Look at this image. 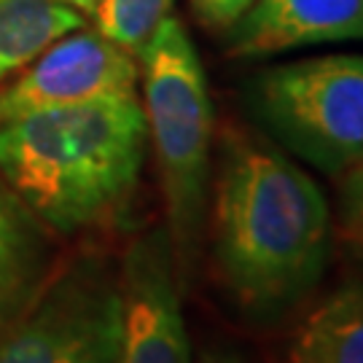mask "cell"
I'll use <instances>...</instances> for the list:
<instances>
[{
  "mask_svg": "<svg viewBox=\"0 0 363 363\" xmlns=\"http://www.w3.org/2000/svg\"><path fill=\"white\" fill-rule=\"evenodd\" d=\"M331 259V213L320 186L280 145L226 132L213 189V261L250 323L296 312Z\"/></svg>",
  "mask_w": 363,
  "mask_h": 363,
  "instance_id": "cell-1",
  "label": "cell"
},
{
  "mask_svg": "<svg viewBox=\"0 0 363 363\" xmlns=\"http://www.w3.org/2000/svg\"><path fill=\"white\" fill-rule=\"evenodd\" d=\"M148 124L135 91L0 121V178L57 234L111 220L143 172Z\"/></svg>",
  "mask_w": 363,
  "mask_h": 363,
  "instance_id": "cell-2",
  "label": "cell"
},
{
  "mask_svg": "<svg viewBox=\"0 0 363 363\" xmlns=\"http://www.w3.org/2000/svg\"><path fill=\"white\" fill-rule=\"evenodd\" d=\"M138 65L143 111L154 145L169 220V245L181 291L191 286L205 229L213 148V103L208 78L186 27L169 13L148 40Z\"/></svg>",
  "mask_w": 363,
  "mask_h": 363,
  "instance_id": "cell-3",
  "label": "cell"
},
{
  "mask_svg": "<svg viewBox=\"0 0 363 363\" xmlns=\"http://www.w3.org/2000/svg\"><path fill=\"white\" fill-rule=\"evenodd\" d=\"M245 103L261 130L323 175L363 167V54H323L261 70Z\"/></svg>",
  "mask_w": 363,
  "mask_h": 363,
  "instance_id": "cell-4",
  "label": "cell"
},
{
  "mask_svg": "<svg viewBox=\"0 0 363 363\" xmlns=\"http://www.w3.org/2000/svg\"><path fill=\"white\" fill-rule=\"evenodd\" d=\"M118 269L100 259H78L49 274L0 331V363H118Z\"/></svg>",
  "mask_w": 363,
  "mask_h": 363,
  "instance_id": "cell-5",
  "label": "cell"
},
{
  "mask_svg": "<svg viewBox=\"0 0 363 363\" xmlns=\"http://www.w3.org/2000/svg\"><path fill=\"white\" fill-rule=\"evenodd\" d=\"M121 350L118 363H191L181 283L164 229L135 240L118 267Z\"/></svg>",
  "mask_w": 363,
  "mask_h": 363,
  "instance_id": "cell-6",
  "label": "cell"
},
{
  "mask_svg": "<svg viewBox=\"0 0 363 363\" xmlns=\"http://www.w3.org/2000/svg\"><path fill=\"white\" fill-rule=\"evenodd\" d=\"M140 65L97 30H70L0 91V121L33 111L135 91Z\"/></svg>",
  "mask_w": 363,
  "mask_h": 363,
  "instance_id": "cell-7",
  "label": "cell"
},
{
  "mask_svg": "<svg viewBox=\"0 0 363 363\" xmlns=\"http://www.w3.org/2000/svg\"><path fill=\"white\" fill-rule=\"evenodd\" d=\"M226 33L234 57L363 40V0H256Z\"/></svg>",
  "mask_w": 363,
  "mask_h": 363,
  "instance_id": "cell-8",
  "label": "cell"
},
{
  "mask_svg": "<svg viewBox=\"0 0 363 363\" xmlns=\"http://www.w3.org/2000/svg\"><path fill=\"white\" fill-rule=\"evenodd\" d=\"M49 261L46 226L0 178V331L49 280Z\"/></svg>",
  "mask_w": 363,
  "mask_h": 363,
  "instance_id": "cell-9",
  "label": "cell"
},
{
  "mask_svg": "<svg viewBox=\"0 0 363 363\" xmlns=\"http://www.w3.org/2000/svg\"><path fill=\"white\" fill-rule=\"evenodd\" d=\"M288 363H363V283L339 286L298 320Z\"/></svg>",
  "mask_w": 363,
  "mask_h": 363,
  "instance_id": "cell-10",
  "label": "cell"
},
{
  "mask_svg": "<svg viewBox=\"0 0 363 363\" xmlns=\"http://www.w3.org/2000/svg\"><path fill=\"white\" fill-rule=\"evenodd\" d=\"M78 27L84 13L57 0H0V84Z\"/></svg>",
  "mask_w": 363,
  "mask_h": 363,
  "instance_id": "cell-11",
  "label": "cell"
},
{
  "mask_svg": "<svg viewBox=\"0 0 363 363\" xmlns=\"http://www.w3.org/2000/svg\"><path fill=\"white\" fill-rule=\"evenodd\" d=\"M169 11L172 0H97L91 16L97 33L138 60Z\"/></svg>",
  "mask_w": 363,
  "mask_h": 363,
  "instance_id": "cell-12",
  "label": "cell"
},
{
  "mask_svg": "<svg viewBox=\"0 0 363 363\" xmlns=\"http://www.w3.org/2000/svg\"><path fill=\"white\" fill-rule=\"evenodd\" d=\"M253 3L256 0H191V9L202 25L213 30H229Z\"/></svg>",
  "mask_w": 363,
  "mask_h": 363,
  "instance_id": "cell-13",
  "label": "cell"
},
{
  "mask_svg": "<svg viewBox=\"0 0 363 363\" xmlns=\"http://www.w3.org/2000/svg\"><path fill=\"white\" fill-rule=\"evenodd\" d=\"M196 363H253L247 355H242L240 350H234L229 345H210L199 352Z\"/></svg>",
  "mask_w": 363,
  "mask_h": 363,
  "instance_id": "cell-14",
  "label": "cell"
},
{
  "mask_svg": "<svg viewBox=\"0 0 363 363\" xmlns=\"http://www.w3.org/2000/svg\"><path fill=\"white\" fill-rule=\"evenodd\" d=\"M57 3L70 6V9H76V11H81V13H91L94 11V3H97V0H57Z\"/></svg>",
  "mask_w": 363,
  "mask_h": 363,
  "instance_id": "cell-15",
  "label": "cell"
}]
</instances>
